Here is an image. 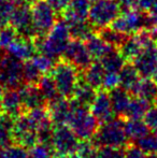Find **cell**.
<instances>
[{
	"label": "cell",
	"instance_id": "51",
	"mask_svg": "<svg viewBox=\"0 0 157 158\" xmlns=\"http://www.w3.org/2000/svg\"><path fill=\"white\" fill-rule=\"evenodd\" d=\"M27 2H29V3H32V2H35V1H37V0H26Z\"/></svg>",
	"mask_w": 157,
	"mask_h": 158
},
{
	"label": "cell",
	"instance_id": "47",
	"mask_svg": "<svg viewBox=\"0 0 157 158\" xmlns=\"http://www.w3.org/2000/svg\"><path fill=\"white\" fill-rule=\"evenodd\" d=\"M149 14H150V19H151L152 28H156L157 29V6H154L149 12Z\"/></svg>",
	"mask_w": 157,
	"mask_h": 158
},
{
	"label": "cell",
	"instance_id": "6",
	"mask_svg": "<svg viewBox=\"0 0 157 158\" xmlns=\"http://www.w3.org/2000/svg\"><path fill=\"white\" fill-rule=\"evenodd\" d=\"M121 4L118 0H93L88 22L95 30H99L111 25L121 14Z\"/></svg>",
	"mask_w": 157,
	"mask_h": 158
},
{
	"label": "cell",
	"instance_id": "26",
	"mask_svg": "<svg viewBox=\"0 0 157 158\" xmlns=\"http://www.w3.org/2000/svg\"><path fill=\"white\" fill-rule=\"evenodd\" d=\"M97 92L98 90L95 89L94 87H92L84 80H80L78 86L76 87V90H74L73 95H72V97L70 99L74 100L76 102L82 104V106L89 108L90 104L94 101L95 97H96Z\"/></svg>",
	"mask_w": 157,
	"mask_h": 158
},
{
	"label": "cell",
	"instance_id": "27",
	"mask_svg": "<svg viewBox=\"0 0 157 158\" xmlns=\"http://www.w3.org/2000/svg\"><path fill=\"white\" fill-rule=\"evenodd\" d=\"M100 63L107 72H119L126 64V59L118 48H112L105 55L100 58Z\"/></svg>",
	"mask_w": 157,
	"mask_h": 158
},
{
	"label": "cell",
	"instance_id": "41",
	"mask_svg": "<svg viewBox=\"0 0 157 158\" xmlns=\"http://www.w3.org/2000/svg\"><path fill=\"white\" fill-rule=\"evenodd\" d=\"M96 158H125V150L112 146H100L97 151Z\"/></svg>",
	"mask_w": 157,
	"mask_h": 158
},
{
	"label": "cell",
	"instance_id": "45",
	"mask_svg": "<svg viewBox=\"0 0 157 158\" xmlns=\"http://www.w3.org/2000/svg\"><path fill=\"white\" fill-rule=\"evenodd\" d=\"M48 1L57 13H65L71 0H48Z\"/></svg>",
	"mask_w": 157,
	"mask_h": 158
},
{
	"label": "cell",
	"instance_id": "8",
	"mask_svg": "<svg viewBox=\"0 0 157 158\" xmlns=\"http://www.w3.org/2000/svg\"><path fill=\"white\" fill-rule=\"evenodd\" d=\"M56 11L48 3V0H37L31 3L32 25L37 37L45 35L57 22Z\"/></svg>",
	"mask_w": 157,
	"mask_h": 158
},
{
	"label": "cell",
	"instance_id": "14",
	"mask_svg": "<svg viewBox=\"0 0 157 158\" xmlns=\"http://www.w3.org/2000/svg\"><path fill=\"white\" fill-rule=\"evenodd\" d=\"M45 108L54 125H67L71 113V101L69 98L59 95L54 99L46 101Z\"/></svg>",
	"mask_w": 157,
	"mask_h": 158
},
{
	"label": "cell",
	"instance_id": "39",
	"mask_svg": "<svg viewBox=\"0 0 157 158\" xmlns=\"http://www.w3.org/2000/svg\"><path fill=\"white\" fill-rule=\"evenodd\" d=\"M19 0H0V26L10 23L11 15Z\"/></svg>",
	"mask_w": 157,
	"mask_h": 158
},
{
	"label": "cell",
	"instance_id": "12",
	"mask_svg": "<svg viewBox=\"0 0 157 158\" xmlns=\"http://www.w3.org/2000/svg\"><path fill=\"white\" fill-rule=\"evenodd\" d=\"M63 58L83 72L93 63V56L83 40L71 39L63 54Z\"/></svg>",
	"mask_w": 157,
	"mask_h": 158
},
{
	"label": "cell",
	"instance_id": "7",
	"mask_svg": "<svg viewBox=\"0 0 157 158\" xmlns=\"http://www.w3.org/2000/svg\"><path fill=\"white\" fill-rule=\"evenodd\" d=\"M23 66L22 60L0 50V85L6 89L21 87L24 83Z\"/></svg>",
	"mask_w": 157,
	"mask_h": 158
},
{
	"label": "cell",
	"instance_id": "16",
	"mask_svg": "<svg viewBox=\"0 0 157 158\" xmlns=\"http://www.w3.org/2000/svg\"><path fill=\"white\" fill-rule=\"evenodd\" d=\"M6 52L19 60L26 61L32 58V56L38 53V48H37L35 38L19 35L16 40L6 48Z\"/></svg>",
	"mask_w": 157,
	"mask_h": 158
},
{
	"label": "cell",
	"instance_id": "21",
	"mask_svg": "<svg viewBox=\"0 0 157 158\" xmlns=\"http://www.w3.org/2000/svg\"><path fill=\"white\" fill-rule=\"evenodd\" d=\"M105 72L107 71L100 61H93L89 67L83 71V80L95 89L99 90L102 88Z\"/></svg>",
	"mask_w": 157,
	"mask_h": 158
},
{
	"label": "cell",
	"instance_id": "22",
	"mask_svg": "<svg viewBox=\"0 0 157 158\" xmlns=\"http://www.w3.org/2000/svg\"><path fill=\"white\" fill-rule=\"evenodd\" d=\"M109 94L115 114L119 117H124L131 100V94L121 86L109 90Z\"/></svg>",
	"mask_w": 157,
	"mask_h": 158
},
{
	"label": "cell",
	"instance_id": "42",
	"mask_svg": "<svg viewBox=\"0 0 157 158\" xmlns=\"http://www.w3.org/2000/svg\"><path fill=\"white\" fill-rule=\"evenodd\" d=\"M119 86V72H105L102 88L105 90H112Z\"/></svg>",
	"mask_w": 157,
	"mask_h": 158
},
{
	"label": "cell",
	"instance_id": "5",
	"mask_svg": "<svg viewBox=\"0 0 157 158\" xmlns=\"http://www.w3.org/2000/svg\"><path fill=\"white\" fill-rule=\"evenodd\" d=\"M110 26L124 35H131L145 28H152V23L149 12L131 9L121 13Z\"/></svg>",
	"mask_w": 157,
	"mask_h": 158
},
{
	"label": "cell",
	"instance_id": "31",
	"mask_svg": "<svg viewBox=\"0 0 157 158\" xmlns=\"http://www.w3.org/2000/svg\"><path fill=\"white\" fill-rule=\"evenodd\" d=\"M38 86L46 101L52 100L54 98H56L57 96H59L56 83H55L51 73H46V74L42 75L41 79L38 82Z\"/></svg>",
	"mask_w": 157,
	"mask_h": 158
},
{
	"label": "cell",
	"instance_id": "35",
	"mask_svg": "<svg viewBox=\"0 0 157 158\" xmlns=\"http://www.w3.org/2000/svg\"><path fill=\"white\" fill-rule=\"evenodd\" d=\"M17 30L11 24L2 25L0 27V50L6 51V48L19 37Z\"/></svg>",
	"mask_w": 157,
	"mask_h": 158
},
{
	"label": "cell",
	"instance_id": "40",
	"mask_svg": "<svg viewBox=\"0 0 157 158\" xmlns=\"http://www.w3.org/2000/svg\"><path fill=\"white\" fill-rule=\"evenodd\" d=\"M54 152L48 145L38 143L28 150L27 158H53Z\"/></svg>",
	"mask_w": 157,
	"mask_h": 158
},
{
	"label": "cell",
	"instance_id": "52",
	"mask_svg": "<svg viewBox=\"0 0 157 158\" xmlns=\"http://www.w3.org/2000/svg\"><path fill=\"white\" fill-rule=\"evenodd\" d=\"M154 132H155V135H157V129L156 130H154Z\"/></svg>",
	"mask_w": 157,
	"mask_h": 158
},
{
	"label": "cell",
	"instance_id": "43",
	"mask_svg": "<svg viewBox=\"0 0 157 158\" xmlns=\"http://www.w3.org/2000/svg\"><path fill=\"white\" fill-rule=\"evenodd\" d=\"M125 158H151V156L134 143H130L125 150Z\"/></svg>",
	"mask_w": 157,
	"mask_h": 158
},
{
	"label": "cell",
	"instance_id": "9",
	"mask_svg": "<svg viewBox=\"0 0 157 158\" xmlns=\"http://www.w3.org/2000/svg\"><path fill=\"white\" fill-rule=\"evenodd\" d=\"M12 140L14 143L30 148L39 143L38 133L27 112L22 113L14 118L12 127Z\"/></svg>",
	"mask_w": 157,
	"mask_h": 158
},
{
	"label": "cell",
	"instance_id": "25",
	"mask_svg": "<svg viewBox=\"0 0 157 158\" xmlns=\"http://www.w3.org/2000/svg\"><path fill=\"white\" fill-rule=\"evenodd\" d=\"M151 106V102L147 101L141 97L134 96V98H131V100H130V103L128 106L124 117H125V119H142L144 118L145 114Z\"/></svg>",
	"mask_w": 157,
	"mask_h": 158
},
{
	"label": "cell",
	"instance_id": "10",
	"mask_svg": "<svg viewBox=\"0 0 157 158\" xmlns=\"http://www.w3.org/2000/svg\"><path fill=\"white\" fill-rule=\"evenodd\" d=\"M31 3L26 0H19L11 15L10 23L17 30L19 35L27 38H36L37 33L32 25Z\"/></svg>",
	"mask_w": 157,
	"mask_h": 158
},
{
	"label": "cell",
	"instance_id": "46",
	"mask_svg": "<svg viewBox=\"0 0 157 158\" xmlns=\"http://www.w3.org/2000/svg\"><path fill=\"white\" fill-rule=\"evenodd\" d=\"M156 2L157 0H137V8L144 12H150L154 8Z\"/></svg>",
	"mask_w": 157,
	"mask_h": 158
},
{
	"label": "cell",
	"instance_id": "30",
	"mask_svg": "<svg viewBox=\"0 0 157 158\" xmlns=\"http://www.w3.org/2000/svg\"><path fill=\"white\" fill-rule=\"evenodd\" d=\"M69 25L70 35L72 39L78 40H85L88 35H90L93 32H95V28L90 25L89 22L86 21H73L67 22Z\"/></svg>",
	"mask_w": 157,
	"mask_h": 158
},
{
	"label": "cell",
	"instance_id": "24",
	"mask_svg": "<svg viewBox=\"0 0 157 158\" xmlns=\"http://www.w3.org/2000/svg\"><path fill=\"white\" fill-rule=\"evenodd\" d=\"M85 45L88 48L89 53L92 54L93 58L100 59L103 55H105L113 46L108 44L99 35L98 32H93L90 35H88L85 40Z\"/></svg>",
	"mask_w": 157,
	"mask_h": 158
},
{
	"label": "cell",
	"instance_id": "20",
	"mask_svg": "<svg viewBox=\"0 0 157 158\" xmlns=\"http://www.w3.org/2000/svg\"><path fill=\"white\" fill-rule=\"evenodd\" d=\"M141 80V75L131 61H126L124 67L119 71V86L132 95L137 85Z\"/></svg>",
	"mask_w": 157,
	"mask_h": 158
},
{
	"label": "cell",
	"instance_id": "1",
	"mask_svg": "<svg viewBox=\"0 0 157 158\" xmlns=\"http://www.w3.org/2000/svg\"><path fill=\"white\" fill-rule=\"evenodd\" d=\"M69 25L66 19H58L54 27L45 35L36 37V45L38 52L44 53L52 58L63 56L68 43L71 40Z\"/></svg>",
	"mask_w": 157,
	"mask_h": 158
},
{
	"label": "cell",
	"instance_id": "15",
	"mask_svg": "<svg viewBox=\"0 0 157 158\" xmlns=\"http://www.w3.org/2000/svg\"><path fill=\"white\" fill-rule=\"evenodd\" d=\"M131 63L141 77H153L157 70V44L144 48Z\"/></svg>",
	"mask_w": 157,
	"mask_h": 158
},
{
	"label": "cell",
	"instance_id": "33",
	"mask_svg": "<svg viewBox=\"0 0 157 158\" xmlns=\"http://www.w3.org/2000/svg\"><path fill=\"white\" fill-rule=\"evenodd\" d=\"M98 146L92 140H81L76 151L69 155V158H96Z\"/></svg>",
	"mask_w": 157,
	"mask_h": 158
},
{
	"label": "cell",
	"instance_id": "48",
	"mask_svg": "<svg viewBox=\"0 0 157 158\" xmlns=\"http://www.w3.org/2000/svg\"><path fill=\"white\" fill-rule=\"evenodd\" d=\"M4 92H6V88L2 85H0V103H1V100H2V98H3Z\"/></svg>",
	"mask_w": 157,
	"mask_h": 158
},
{
	"label": "cell",
	"instance_id": "32",
	"mask_svg": "<svg viewBox=\"0 0 157 158\" xmlns=\"http://www.w3.org/2000/svg\"><path fill=\"white\" fill-rule=\"evenodd\" d=\"M97 32L99 33V35H100L108 44H110V45L113 46V48H118L123 44V42L125 41L126 38L128 37V35L115 30L114 28H112L111 26L101 28V29L97 30Z\"/></svg>",
	"mask_w": 157,
	"mask_h": 158
},
{
	"label": "cell",
	"instance_id": "3",
	"mask_svg": "<svg viewBox=\"0 0 157 158\" xmlns=\"http://www.w3.org/2000/svg\"><path fill=\"white\" fill-rule=\"evenodd\" d=\"M92 141L98 148L112 146L126 148L130 144V140L125 130V119L118 116L112 121L101 124Z\"/></svg>",
	"mask_w": 157,
	"mask_h": 158
},
{
	"label": "cell",
	"instance_id": "4",
	"mask_svg": "<svg viewBox=\"0 0 157 158\" xmlns=\"http://www.w3.org/2000/svg\"><path fill=\"white\" fill-rule=\"evenodd\" d=\"M51 74L56 83L58 94L70 99L81 80L79 69L66 59L61 58L55 64Z\"/></svg>",
	"mask_w": 157,
	"mask_h": 158
},
{
	"label": "cell",
	"instance_id": "50",
	"mask_svg": "<svg viewBox=\"0 0 157 158\" xmlns=\"http://www.w3.org/2000/svg\"><path fill=\"white\" fill-rule=\"evenodd\" d=\"M153 79L155 80V81L157 82V70H156V72L154 73V75H153Z\"/></svg>",
	"mask_w": 157,
	"mask_h": 158
},
{
	"label": "cell",
	"instance_id": "34",
	"mask_svg": "<svg viewBox=\"0 0 157 158\" xmlns=\"http://www.w3.org/2000/svg\"><path fill=\"white\" fill-rule=\"evenodd\" d=\"M42 72L37 68V66L31 61V59L24 61L23 66V80L26 84H38L42 77Z\"/></svg>",
	"mask_w": 157,
	"mask_h": 158
},
{
	"label": "cell",
	"instance_id": "13",
	"mask_svg": "<svg viewBox=\"0 0 157 158\" xmlns=\"http://www.w3.org/2000/svg\"><path fill=\"white\" fill-rule=\"evenodd\" d=\"M89 108L100 125L115 118L114 117L115 112H114L113 106H112L109 90H105L103 88L99 89Z\"/></svg>",
	"mask_w": 157,
	"mask_h": 158
},
{
	"label": "cell",
	"instance_id": "19",
	"mask_svg": "<svg viewBox=\"0 0 157 158\" xmlns=\"http://www.w3.org/2000/svg\"><path fill=\"white\" fill-rule=\"evenodd\" d=\"M93 0H71L68 9L65 11V19L67 22L87 21Z\"/></svg>",
	"mask_w": 157,
	"mask_h": 158
},
{
	"label": "cell",
	"instance_id": "37",
	"mask_svg": "<svg viewBox=\"0 0 157 158\" xmlns=\"http://www.w3.org/2000/svg\"><path fill=\"white\" fill-rule=\"evenodd\" d=\"M134 145L145 152L149 155H156L157 156V135H150L140 138L137 141L132 142Z\"/></svg>",
	"mask_w": 157,
	"mask_h": 158
},
{
	"label": "cell",
	"instance_id": "17",
	"mask_svg": "<svg viewBox=\"0 0 157 158\" xmlns=\"http://www.w3.org/2000/svg\"><path fill=\"white\" fill-rule=\"evenodd\" d=\"M19 92L25 112L40 106H44L46 104V100L42 95L38 84L24 83V85L19 88Z\"/></svg>",
	"mask_w": 157,
	"mask_h": 158
},
{
	"label": "cell",
	"instance_id": "44",
	"mask_svg": "<svg viewBox=\"0 0 157 158\" xmlns=\"http://www.w3.org/2000/svg\"><path fill=\"white\" fill-rule=\"evenodd\" d=\"M144 122L147 123V125L149 126L150 129L152 130H156L157 129V103L152 106L149 109V111L147 112L144 116Z\"/></svg>",
	"mask_w": 157,
	"mask_h": 158
},
{
	"label": "cell",
	"instance_id": "11",
	"mask_svg": "<svg viewBox=\"0 0 157 158\" xmlns=\"http://www.w3.org/2000/svg\"><path fill=\"white\" fill-rule=\"evenodd\" d=\"M79 138L71 128L66 124L55 125L53 130L51 148L56 154H63L69 156L76 151L79 144Z\"/></svg>",
	"mask_w": 157,
	"mask_h": 158
},
{
	"label": "cell",
	"instance_id": "18",
	"mask_svg": "<svg viewBox=\"0 0 157 158\" xmlns=\"http://www.w3.org/2000/svg\"><path fill=\"white\" fill-rule=\"evenodd\" d=\"M0 112L9 115L13 118H15L19 115H21L22 113L25 112L19 88L6 89L3 98L1 100V103H0Z\"/></svg>",
	"mask_w": 157,
	"mask_h": 158
},
{
	"label": "cell",
	"instance_id": "49",
	"mask_svg": "<svg viewBox=\"0 0 157 158\" xmlns=\"http://www.w3.org/2000/svg\"><path fill=\"white\" fill-rule=\"evenodd\" d=\"M153 29V33H154V37H155V40H156V43H157V29L156 28H152Z\"/></svg>",
	"mask_w": 157,
	"mask_h": 158
},
{
	"label": "cell",
	"instance_id": "2",
	"mask_svg": "<svg viewBox=\"0 0 157 158\" xmlns=\"http://www.w3.org/2000/svg\"><path fill=\"white\" fill-rule=\"evenodd\" d=\"M71 113L67 125L73 130L80 140H92L99 128V122L88 106H82L70 99Z\"/></svg>",
	"mask_w": 157,
	"mask_h": 158
},
{
	"label": "cell",
	"instance_id": "29",
	"mask_svg": "<svg viewBox=\"0 0 157 158\" xmlns=\"http://www.w3.org/2000/svg\"><path fill=\"white\" fill-rule=\"evenodd\" d=\"M125 130L130 141L134 142L147 135L150 128L142 119H125Z\"/></svg>",
	"mask_w": 157,
	"mask_h": 158
},
{
	"label": "cell",
	"instance_id": "28",
	"mask_svg": "<svg viewBox=\"0 0 157 158\" xmlns=\"http://www.w3.org/2000/svg\"><path fill=\"white\" fill-rule=\"evenodd\" d=\"M118 50L121 51L122 55L126 59V61H132L144 50V48H143L139 38L137 37V35H131L126 38V40L119 46Z\"/></svg>",
	"mask_w": 157,
	"mask_h": 158
},
{
	"label": "cell",
	"instance_id": "23",
	"mask_svg": "<svg viewBox=\"0 0 157 158\" xmlns=\"http://www.w3.org/2000/svg\"><path fill=\"white\" fill-rule=\"evenodd\" d=\"M132 96L141 97L151 103H157V82L153 77H141Z\"/></svg>",
	"mask_w": 157,
	"mask_h": 158
},
{
	"label": "cell",
	"instance_id": "38",
	"mask_svg": "<svg viewBox=\"0 0 157 158\" xmlns=\"http://www.w3.org/2000/svg\"><path fill=\"white\" fill-rule=\"evenodd\" d=\"M31 61L37 66V68L42 72V74H46V73H51L55 66L54 58L50 57L48 55L44 54V53H36L32 56Z\"/></svg>",
	"mask_w": 157,
	"mask_h": 158
},
{
	"label": "cell",
	"instance_id": "36",
	"mask_svg": "<svg viewBox=\"0 0 157 158\" xmlns=\"http://www.w3.org/2000/svg\"><path fill=\"white\" fill-rule=\"evenodd\" d=\"M28 151L23 145L17 143L8 144L0 148V158H27Z\"/></svg>",
	"mask_w": 157,
	"mask_h": 158
}]
</instances>
